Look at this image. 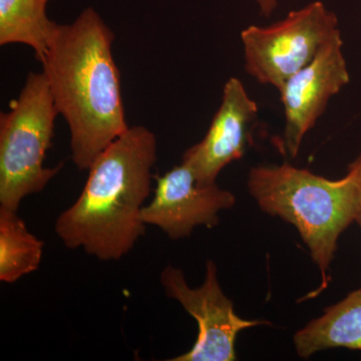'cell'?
I'll list each match as a JSON object with an SVG mask.
<instances>
[{
  "label": "cell",
  "mask_w": 361,
  "mask_h": 361,
  "mask_svg": "<svg viewBox=\"0 0 361 361\" xmlns=\"http://www.w3.org/2000/svg\"><path fill=\"white\" fill-rule=\"evenodd\" d=\"M114 39L96 9L87 7L71 25L56 26L42 61L56 110L70 128L71 158L80 171H89L130 128Z\"/></svg>",
  "instance_id": "1"
},
{
  "label": "cell",
  "mask_w": 361,
  "mask_h": 361,
  "mask_svg": "<svg viewBox=\"0 0 361 361\" xmlns=\"http://www.w3.org/2000/svg\"><path fill=\"white\" fill-rule=\"evenodd\" d=\"M157 139L142 126L129 128L89 169L77 201L59 215V238L101 261H118L144 236L142 209L151 193Z\"/></svg>",
  "instance_id": "2"
},
{
  "label": "cell",
  "mask_w": 361,
  "mask_h": 361,
  "mask_svg": "<svg viewBox=\"0 0 361 361\" xmlns=\"http://www.w3.org/2000/svg\"><path fill=\"white\" fill-rule=\"evenodd\" d=\"M247 187L262 212L296 228L322 273V286L314 292L318 295L329 286V271L339 237L355 222L350 177L346 174L330 180L284 163L252 168Z\"/></svg>",
  "instance_id": "3"
},
{
  "label": "cell",
  "mask_w": 361,
  "mask_h": 361,
  "mask_svg": "<svg viewBox=\"0 0 361 361\" xmlns=\"http://www.w3.org/2000/svg\"><path fill=\"white\" fill-rule=\"evenodd\" d=\"M59 111L42 73H30L9 111L0 115V209L18 212L21 201L39 193L59 174L44 166Z\"/></svg>",
  "instance_id": "4"
},
{
  "label": "cell",
  "mask_w": 361,
  "mask_h": 361,
  "mask_svg": "<svg viewBox=\"0 0 361 361\" xmlns=\"http://www.w3.org/2000/svg\"><path fill=\"white\" fill-rule=\"evenodd\" d=\"M339 32L336 14L319 0L272 25L248 26L241 32L245 71L259 84L279 90Z\"/></svg>",
  "instance_id": "5"
},
{
  "label": "cell",
  "mask_w": 361,
  "mask_h": 361,
  "mask_svg": "<svg viewBox=\"0 0 361 361\" xmlns=\"http://www.w3.org/2000/svg\"><path fill=\"white\" fill-rule=\"evenodd\" d=\"M166 295L175 299L198 322L199 332L193 348L171 361H234L235 341L242 330L269 325L264 320H247L234 310V304L221 288L217 267L213 261L206 264L205 280L199 288L188 286L184 272L167 266L161 274Z\"/></svg>",
  "instance_id": "6"
},
{
  "label": "cell",
  "mask_w": 361,
  "mask_h": 361,
  "mask_svg": "<svg viewBox=\"0 0 361 361\" xmlns=\"http://www.w3.org/2000/svg\"><path fill=\"white\" fill-rule=\"evenodd\" d=\"M350 77L343 54L341 32L326 42L314 59L284 82L278 90L284 109L282 142L286 153L296 158L306 134L324 114Z\"/></svg>",
  "instance_id": "7"
},
{
  "label": "cell",
  "mask_w": 361,
  "mask_h": 361,
  "mask_svg": "<svg viewBox=\"0 0 361 361\" xmlns=\"http://www.w3.org/2000/svg\"><path fill=\"white\" fill-rule=\"evenodd\" d=\"M154 178L155 195L142 209L141 219L146 225L160 228L172 240L191 236L198 226L216 227L220 222V211L236 203L234 194L216 183L198 184L191 169L183 163Z\"/></svg>",
  "instance_id": "8"
},
{
  "label": "cell",
  "mask_w": 361,
  "mask_h": 361,
  "mask_svg": "<svg viewBox=\"0 0 361 361\" xmlns=\"http://www.w3.org/2000/svg\"><path fill=\"white\" fill-rule=\"evenodd\" d=\"M257 116L258 104L241 80L229 78L205 137L183 155L182 163L191 169L198 184H215L226 166L245 155Z\"/></svg>",
  "instance_id": "9"
},
{
  "label": "cell",
  "mask_w": 361,
  "mask_h": 361,
  "mask_svg": "<svg viewBox=\"0 0 361 361\" xmlns=\"http://www.w3.org/2000/svg\"><path fill=\"white\" fill-rule=\"evenodd\" d=\"M293 343L301 358L331 348L361 351V288L350 292L298 330Z\"/></svg>",
  "instance_id": "10"
},
{
  "label": "cell",
  "mask_w": 361,
  "mask_h": 361,
  "mask_svg": "<svg viewBox=\"0 0 361 361\" xmlns=\"http://www.w3.org/2000/svg\"><path fill=\"white\" fill-rule=\"evenodd\" d=\"M49 0H0V45L32 47L42 63L58 23L49 20Z\"/></svg>",
  "instance_id": "11"
},
{
  "label": "cell",
  "mask_w": 361,
  "mask_h": 361,
  "mask_svg": "<svg viewBox=\"0 0 361 361\" xmlns=\"http://www.w3.org/2000/svg\"><path fill=\"white\" fill-rule=\"evenodd\" d=\"M44 245L18 212L0 209V281L14 283L39 269Z\"/></svg>",
  "instance_id": "12"
},
{
  "label": "cell",
  "mask_w": 361,
  "mask_h": 361,
  "mask_svg": "<svg viewBox=\"0 0 361 361\" xmlns=\"http://www.w3.org/2000/svg\"><path fill=\"white\" fill-rule=\"evenodd\" d=\"M348 175L353 180L355 193V222L361 228V154L349 164Z\"/></svg>",
  "instance_id": "13"
},
{
  "label": "cell",
  "mask_w": 361,
  "mask_h": 361,
  "mask_svg": "<svg viewBox=\"0 0 361 361\" xmlns=\"http://www.w3.org/2000/svg\"><path fill=\"white\" fill-rule=\"evenodd\" d=\"M253 1L258 6L261 16L266 18H270L279 6V0H253Z\"/></svg>",
  "instance_id": "14"
}]
</instances>
